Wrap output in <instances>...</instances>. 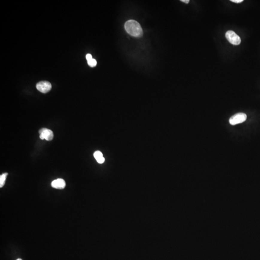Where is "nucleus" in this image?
Returning a JSON list of instances; mask_svg holds the SVG:
<instances>
[{
    "label": "nucleus",
    "mask_w": 260,
    "mask_h": 260,
    "mask_svg": "<svg viewBox=\"0 0 260 260\" xmlns=\"http://www.w3.org/2000/svg\"><path fill=\"white\" fill-rule=\"evenodd\" d=\"M125 29L131 36L140 37L143 36V32L141 26L137 21L134 20L127 21L124 25Z\"/></svg>",
    "instance_id": "obj_1"
},
{
    "label": "nucleus",
    "mask_w": 260,
    "mask_h": 260,
    "mask_svg": "<svg viewBox=\"0 0 260 260\" xmlns=\"http://www.w3.org/2000/svg\"><path fill=\"white\" fill-rule=\"evenodd\" d=\"M226 37L228 42L232 45H237L241 43V38L233 31H227L226 32Z\"/></svg>",
    "instance_id": "obj_2"
},
{
    "label": "nucleus",
    "mask_w": 260,
    "mask_h": 260,
    "mask_svg": "<svg viewBox=\"0 0 260 260\" xmlns=\"http://www.w3.org/2000/svg\"><path fill=\"white\" fill-rule=\"evenodd\" d=\"M247 119V115L243 113H238L233 115L229 119V123L232 125L241 123L244 122Z\"/></svg>",
    "instance_id": "obj_3"
},
{
    "label": "nucleus",
    "mask_w": 260,
    "mask_h": 260,
    "mask_svg": "<svg viewBox=\"0 0 260 260\" xmlns=\"http://www.w3.org/2000/svg\"><path fill=\"white\" fill-rule=\"evenodd\" d=\"M39 138L42 140L45 139L46 140L51 141L54 138L53 132L51 130L47 128H42L39 130Z\"/></svg>",
    "instance_id": "obj_4"
},
{
    "label": "nucleus",
    "mask_w": 260,
    "mask_h": 260,
    "mask_svg": "<svg viewBox=\"0 0 260 260\" xmlns=\"http://www.w3.org/2000/svg\"><path fill=\"white\" fill-rule=\"evenodd\" d=\"M36 88L40 92L47 93L52 88V85L48 81H40L36 84Z\"/></svg>",
    "instance_id": "obj_5"
},
{
    "label": "nucleus",
    "mask_w": 260,
    "mask_h": 260,
    "mask_svg": "<svg viewBox=\"0 0 260 260\" xmlns=\"http://www.w3.org/2000/svg\"><path fill=\"white\" fill-rule=\"evenodd\" d=\"M51 186L54 188L63 189L65 188V181L63 179L60 178L56 179L52 182L51 183Z\"/></svg>",
    "instance_id": "obj_6"
},
{
    "label": "nucleus",
    "mask_w": 260,
    "mask_h": 260,
    "mask_svg": "<svg viewBox=\"0 0 260 260\" xmlns=\"http://www.w3.org/2000/svg\"><path fill=\"white\" fill-rule=\"evenodd\" d=\"M94 157L95 158L98 163L102 164L105 162V158L103 156V154L99 151H96L94 154Z\"/></svg>",
    "instance_id": "obj_7"
},
{
    "label": "nucleus",
    "mask_w": 260,
    "mask_h": 260,
    "mask_svg": "<svg viewBox=\"0 0 260 260\" xmlns=\"http://www.w3.org/2000/svg\"><path fill=\"white\" fill-rule=\"evenodd\" d=\"M8 175V173H5L0 176V188H3L5 184L6 177Z\"/></svg>",
    "instance_id": "obj_8"
},
{
    "label": "nucleus",
    "mask_w": 260,
    "mask_h": 260,
    "mask_svg": "<svg viewBox=\"0 0 260 260\" xmlns=\"http://www.w3.org/2000/svg\"><path fill=\"white\" fill-rule=\"evenodd\" d=\"M87 62L88 65L91 67H95L96 66V64H97V62H96V60L93 59V58L90 60L87 61Z\"/></svg>",
    "instance_id": "obj_9"
},
{
    "label": "nucleus",
    "mask_w": 260,
    "mask_h": 260,
    "mask_svg": "<svg viewBox=\"0 0 260 260\" xmlns=\"http://www.w3.org/2000/svg\"><path fill=\"white\" fill-rule=\"evenodd\" d=\"M86 58L87 60H90L92 59V56L91 54H87L86 56Z\"/></svg>",
    "instance_id": "obj_10"
},
{
    "label": "nucleus",
    "mask_w": 260,
    "mask_h": 260,
    "mask_svg": "<svg viewBox=\"0 0 260 260\" xmlns=\"http://www.w3.org/2000/svg\"><path fill=\"white\" fill-rule=\"evenodd\" d=\"M231 1L233 3L238 4V3H242V1H243V0H231Z\"/></svg>",
    "instance_id": "obj_11"
},
{
    "label": "nucleus",
    "mask_w": 260,
    "mask_h": 260,
    "mask_svg": "<svg viewBox=\"0 0 260 260\" xmlns=\"http://www.w3.org/2000/svg\"><path fill=\"white\" fill-rule=\"evenodd\" d=\"M181 1L186 4H188V3H189V1H189V0H181Z\"/></svg>",
    "instance_id": "obj_12"
},
{
    "label": "nucleus",
    "mask_w": 260,
    "mask_h": 260,
    "mask_svg": "<svg viewBox=\"0 0 260 260\" xmlns=\"http://www.w3.org/2000/svg\"><path fill=\"white\" fill-rule=\"evenodd\" d=\"M22 260V259H17V260Z\"/></svg>",
    "instance_id": "obj_13"
}]
</instances>
